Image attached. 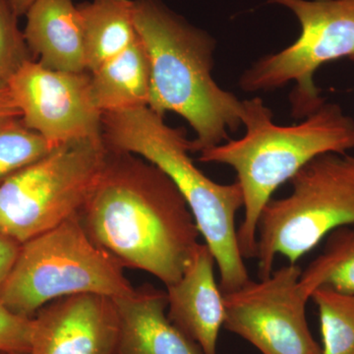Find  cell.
Here are the masks:
<instances>
[{"instance_id": "6da1fadb", "label": "cell", "mask_w": 354, "mask_h": 354, "mask_svg": "<svg viewBox=\"0 0 354 354\" xmlns=\"http://www.w3.org/2000/svg\"><path fill=\"white\" fill-rule=\"evenodd\" d=\"M79 216L91 239L123 267L165 286L181 278L200 244L196 221L171 179L145 158L111 148Z\"/></svg>"}, {"instance_id": "7a4b0ae2", "label": "cell", "mask_w": 354, "mask_h": 354, "mask_svg": "<svg viewBox=\"0 0 354 354\" xmlns=\"http://www.w3.org/2000/svg\"><path fill=\"white\" fill-rule=\"evenodd\" d=\"M243 106L245 135L202 151L198 160L236 172L244 209L237 241L244 259H250L257 254L261 214L274 193L319 156L354 149V120L339 104L325 102L298 124L281 127L261 97L244 100Z\"/></svg>"}, {"instance_id": "3957f363", "label": "cell", "mask_w": 354, "mask_h": 354, "mask_svg": "<svg viewBox=\"0 0 354 354\" xmlns=\"http://www.w3.org/2000/svg\"><path fill=\"white\" fill-rule=\"evenodd\" d=\"M134 23L150 62L148 108L189 123L191 153L225 143L241 127L244 106L214 79L215 39L160 0H134Z\"/></svg>"}, {"instance_id": "277c9868", "label": "cell", "mask_w": 354, "mask_h": 354, "mask_svg": "<svg viewBox=\"0 0 354 354\" xmlns=\"http://www.w3.org/2000/svg\"><path fill=\"white\" fill-rule=\"evenodd\" d=\"M102 134L109 148L145 158L171 179L215 257L223 293L246 285L250 278L235 225L237 213L243 208L239 184L209 178L190 157V140L183 128L169 127L164 116L148 106L102 114Z\"/></svg>"}, {"instance_id": "5b68a950", "label": "cell", "mask_w": 354, "mask_h": 354, "mask_svg": "<svg viewBox=\"0 0 354 354\" xmlns=\"http://www.w3.org/2000/svg\"><path fill=\"white\" fill-rule=\"evenodd\" d=\"M134 290L124 267L91 239L77 215L21 244L0 302L32 318L59 298L86 293L118 298Z\"/></svg>"}, {"instance_id": "8992f818", "label": "cell", "mask_w": 354, "mask_h": 354, "mask_svg": "<svg viewBox=\"0 0 354 354\" xmlns=\"http://www.w3.org/2000/svg\"><path fill=\"white\" fill-rule=\"evenodd\" d=\"M290 183V194L272 199L261 214L256 254L260 279L272 274L278 256L297 264L330 232L354 225L353 156H319Z\"/></svg>"}, {"instance_id": "52a82bcc", "label": "cell", "mask_w": 354, "mask_h": 354, "mask_svg": "<svg viewBox=\"0 0 354 354\" xmlns=\"http://www.w3.org/2000/svg\"><path fill=\"white\" fill-rule=\"evenodd\" d=\"M109 153L102 134L72 140L0 184V232L23 244L79 215Z\"/></svg>"}, {"instance_id": "ba28073f", "label": "cell", "mask_w": 354, "mask_h": 354, "mask_svg": "<svg viewBox=\"0 0 354 354\" xmlns=\"http://www.w3.org/2000/svg\"><path fill=\"white\" fill-rule=\"evenodd\" d=\"M295 14L301 31L297 41L268 55L246 70L239 86L266 92L295 82L290 101L293 118H304L325 104L314 76L324 64L354 57V0H268Z\"/></svg>"}, {"instance_id": "9c48e42d", "label": "cell", "mask_w": 354, "mask_h": 354, "mask_svg": "<svg viewBox=\"0 0 354 354\" xmlns=\"http://www.w3.org/2000/svg\"><path fill=\"white\" fill-rule=\"evenodd\" d=\"M302 270L283 266L260 281L223 293V327L262 354H322L310 330L306 305L310 298L299 286Z\"/></svg>"}, {"instance_id": "30bf717a", "label": "cell", "mask_w": 354, "mask_h": 354, "mask_svg": "<svg viewBox=\"0 0 354 354\" xmlns=\"http://www.w3.org/2000/svg\"><path fill=\"white\" fill-rule=\"evenodd\" d=\"M8 81L25 124L53 148L101 136L102 113L93 102L88 72L58 71L32 59Z\"/></svg>"}, {"instance_id": "8fae6325", "label": "cell", "mask_w": 354, "mask_h": 354, "mask_svg": "<svg viewBox=\"0 0 354 354\" xmlns=\"http://www.w3.org/2000/svg\"><path fill=\"white\" fill-rule=\"evenodd\" d=\"M118 330L113 298L92 293L59 298L32 317L26 354H115Z\"/></svg>"}, {"instance_id": "7c38bea8", "label": "cell", "mask_w": 354, "mask_h": 354, "mask_svg": "<svg viewBox=\"0 0 354 354\" xmlns=\"http://www.w3.org/2000/svg\"><path fill=\"white\" fill-rule=\"evenodd\" d=\"M216 259L206 243H200L183 276L167 286V316L204 354H216L225 318L223 293L215 276Z\"/></svg>"}, {"instance_id": "4fadbf2b", "label": "cell", "mask_w": 354, "mask_h": 354, "mask_svg": "<svg viewBox=\"0 0 354 354\" xmlns=\"http://www.w3.org/2000/svg\"><path fill=\"white\" fill-rule=\"evenodd\" d=\"M113 300L120 319L115 354H204L169 320L167 291L144 286Z\"/></svg>"}, {"instance_id": "5bb4252c", "label": "cell", "mask_w": 354, "mask_h": 354, "mask_svg": "<svg viewBox=\"0 0 354 354\" xmlns=\"http://www.w3.org/2000/svg\"><path fill=\"white\" fill-rule=\"evenodd\" d=\"M24 38L32 57L58 71L87 72L82 21L73 0H35Z\"/></svg>"}, {"instance_id": "9a60e30c", "label": "cell", "mask_w": 354, "mask_h": 354, "mask_svg": "<svg viewBox=\"0 0 354 354\" xmlns=\"http://www.w3.org/2000/svg\"><path fill=\"white\" fill-rule=\"evenodd\" d=\"M90 75L91 95L102 115L148 106L150 62L139 36L127 50Z\"/></svg>"}, {"instance_id": "2e32d148", "label": "cell", "mask_w": 354, "mask_h": 354, "mask_svg": "<svg viewBox=\"0 0 354 354\" xmlns=\"http://www.w3.org/2000/svg\"><path fill=\"white\" fill-rule=\"evenodd\" d=\"M86 69L93 73L137 39L134 0H92L79 4Z\"/></svg>"}, {"instance_id": "e0dca14e", "label": "cell", "mask_w": 354, "mask_h": 354, "mask_svg": "<svg viewBox=\"0 0 354 354\" xmlns=\"http://www.w3.org/2000/svg\"><path fill=\"white\" fill-rule=\"evenodd\" d=\"M323 252L302 271L299 286L311 298L319 288L354 297V225L330 232Z\"/></svg>"}, {"instance_id": "ac0fdd59", "label": "cell", "mask_w": 354, "mask_h": 354, "mask_svg": "<svg viewBox=\"0 0 354 354\" xmlns=\"http://www.w3.org/2000/svg\"><path fill=\"white\" fill-rule=\"evenodd\" d=\"M319 312L322 354H354V297L328 288L313 291Z\"/></svg>"}, {"instance_id": "d6986e66", "label": "cell", "mask_w": 354, "mask_h": 354, "mask_svg": "<svg viewBox=\"0 0 354 354\" xmlns=\"http://www.w3.org/2000/svg\"><path fill=\"white\" fill-rule=\"evenodd\" d=\"M53 149L22 118L0 120V184L46 157Z\"/></svg>"}, {"instance_id": "ffe728a7", "label": "cell", "mask_w": 354, "mask_h": 354, "mask_svg": "<svg viewBox=\"0 0 354 354\" xmlns=\"http://www.w3.org/2000/svg\"><path fill=\"white\" fill-rule=\"evenodd\" d=\"M17 18L9 0H0V77L7 80L25 62L34 59Z\"/></svg>"}, {"instance_id": "44dd1931", "label": "cell", "mask_w": 354, "mask_h": 354, "mask_svg": "<svg viewBox=\"0 0 354 354\" xmlns=\"http://www.w3.org/2000/svg\"><path fill=\"white\" fill-rule=\"evenodd\" d=\"M32 330V318L17 315L0 302V351L27 353Z\"/></svg>"}, {"instance_id": "7402d4cb", "label": "cell", "mask_w": 354, "mask_h": 354, "mask_svg": "<svg viewBox=\"0 0 354 354\" xmlns=\"http://www.w3.org/2000/svg\"><path fill=\"white\" fill-rule=\"evenodd\" d=\"M21 244L0 232V290L19 254Z\"/></svg>"}, {"instance_id": "603a6c76", "label": "cell", "mask_w": 354, "mask_h": 354, "mask_svg": "<svg viewBox=\"0 0 354 354\" xmlns=\"http://www.w3.org/2000/svg\"><path fill=\"white\" fill-rule=\"evenodd\" d=\"M12 118H21V113L14 102L9 81L0 77V120Z\"/></svg>"}, {"instance_id": "cb8c5ba5", "label": "cell", "mask_w": 354, "mask_h": 354, "mask_svg": "<svg viewBox=\"0 0 354 354\" xmlns=\"http://www.w3.org/2000/svg\"><path fill=\"white\" fill-rule=\"evenodd\" d=\"M12 6L14 12L18 17L26 15L30 7L34 3L35 0H9Z\"/></svg>"}, {"instance_id": "d4e9b609", "label": "cell", "mask_w": 354, "mask_h": 354, "mask_svg": "<svg viewBox=\"0 0 354 354\" xmlns=\"http://www.w3.org/2000/svg\"><path fill=\"white\" fill-rule=\"evenodd\" d=\"M0 354H16V353H6V351H0Z\"/></svg>"}, {"instance_id": "484cf974", "label": "cell", "mask_w": 354, "mask_h": 354, "mask_svg": "<svg viewBox=\"0 0 354 354\" xmlns=\"http://www.w3.org/2000/svg\"><path fill=\"white\" fill-rule=\"evenodd\" d=\"M349 59L353 60V62H354V57L349 58Z\"/></svg>"}]
</instances>
